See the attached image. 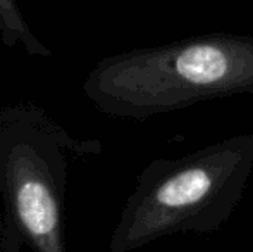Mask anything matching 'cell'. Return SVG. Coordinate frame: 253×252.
<instances>
[{
    "label": "cell",
    "mask_w": 253,
    "mask_h": 252,
    "mask_svg": "<svg viewBox=\"0 0 253 252\" xmlns=\"http://www.w3.org/2000/svg\"><path fill=\"white\" fill-rule=\"evenodd\" d=\"M84 90L103 112L131 119L253 94V37L210 33L123 52L98 62Z\"/></svg>",
    "instance_id": "1"
},
{
    "label": "cell",
    "mask_w": 253,
    "mask_h": 252,
    "mask_svg": "<svg viewBox=\"0 0 253 252\" xmlns=\"http://www.w3.org/2000/svg\"><path fill=\"white\" fill-rule=\"evenodd\" d=\"M252 173V133L155 159L127 199L110 249L131 252L164 237L219 232L241 202Z\"/></svg>",
    "instance_id": "2"
},
{
    "label": "cell",
    "mask_w": 253,
    "mask_h": 252,
    "mask_svg": "<svg viewBox=\"0 0 253 252\" xmlns=\"http://www.w3.org/2000/svg\"><path fill=\"white\" fill-rule=\"evenodd\" d=\"M14 218L37 252H66L59 197L47 166L31 149L10 154L5 169Z\"/></svg>",
    "instance_id": "3"
},
{
    "label": "cell",
    "mask_w": 253,
    "mask_h": 252,
    "mask_svg": "<svg viewBox=\"0 0 253 252\" xmlns=\"http://www.w3.org/2000/svg\"><path fill=\"white\" fill-rule=\"evenodd\" d=\"M0 33L9 47L21 45L28 54L50 55L48 49L30 30L16 0H0Z\"/></svg>",
    "instance_id": "4"
}]
</instances>
